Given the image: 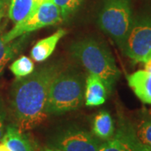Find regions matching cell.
<instances>
[{
    "label": "cell",
    "instance_id": "obj_1",
    "mask_svg": "<svg viewBox=\"0 0 151 151\" xmlns=\"http://www.w3.org/2000/svg\"><path fill=\"white\" fill-rule=\"evenodd\" d=\"M56 65L40 67L17 80L11 86L10 111L14 125L23 132L31 130L47 119L46 103L52 80L60 71Z\"/></svg>",
    "mask_w": 151,
    "mask_h": 151
},
{
    "label": "cell",
    "instance_id": "obj_2",
    "mask_svg": "<svg viewBox=\"0 0 151 151\" xmlns=\"http://www.w3.org/2000/svg\"><path fill=\"white\" fill-rule=\"evenodd\" d=\"M70 50L89 74L97 76L103 81L108 92L113 90L121 72L105 44L95 38H82L71 44Z\"/></svg>",
    "mask_w": 151,
    "mask_h": 151
},
{
    "label": "cell",
    "instance_id": "obj_3",
    "mask_svg": "<svg viewBox=\"0 0 151 151\" xmlns=\"http://www.w3.org/2000/svg\"><path fill=\"white\" fill-rule=\"evenodd\" d=\"M85 83L83 75L74 70H60L49 89L46 113L60 115L80 108L84 99Z\"/></svg>",
    "mask_w": 151,
    "mask_h": 151
},
{
    "label": "cell",
    "instance_id": "obj_4",
    "mask_svg": "<svg viewBox=\"0 0 151 151\" xmlns=\"http://www.w3.org/2000/svg\"><path fill=\"white\" fill-rule=\"evenodd\" d=\"M133 19L131 0H103L98 24L121 50Z\"/></svg>",
    "mask_w": 151,
    "mask_h": 151
},
{
    "label": "cell",
    "instance_id": "obj_5",
    "mask_svg": "<svg viewBox=\"0 0 151 151\" xmlns=\"http://www.w3.org/2000/svg\"><path fill=\"white\" fill-rule=\"evenodd\" d=\"M63 20L58 7L52 0H44L35 12L24 20L15 24L9 31L4 33V40L9 42L24 34H30L39 29L55 25Z\"/></svg>",
    "mask_w": 151,
    "mask_h": 151
},
{
    "label": "cell",
    "instance_id": "obj_6",
    "mask_svg": "<svg viewBox=\"0 0 151 151\" xmlns=\"http://www.w3.org/2000/svg\"><path fill=\"white\" fill-rule=\"evenodd\" d=\"M122 50L136 62H145L151 51V14L134 18Z\"/></svg>",
    "mask_w": 151,
    "mask_h": 151
},
{
    "label": "cell",
    "instance_id": "obj_7",
    "mask_svg": "<svg viewBox=\"0 0 151 151\" xmlns=\"http://www.w3.org/2000/svg\"><path fill=\"white\" fill-rule=\"evenodd\" d=\"M101 141L93 134L77 127H68L55 134L49 146L62 151H97Z\"/></svg>",
    "mask_w": 151,
    "mask_h": 151
},
{
    "label": "cell",
    "instance_id": "obj_8",
    "mask_svg": "<svg viewBox=\"0 0 151 151\" xmlns=\"http://www.w3.org/2000/svg\"><path fill=\"white\" fill-rule=\"evenodd\" d=\"M97 151H151V148L139 140L132 124L122 122L116 134L101 144Z\"/></svg>",
    "mask_w": 151,
    "mask_h": 151
},
{
    "label": "cell",
    "instance_id": "obj_9",
    "mask_svg": "<svg viewBox=\"0 0 151 151\" xmlns=\"http://www.w3.org/2000/svg\"><path fill=\"white\" fill-rule=\"evenodd\" d=\"M5 26V24L0 25V74L7 64L24 50L30 37V34H24L9 42H5L4 40Z\"/></svg>",
    "mask_w": 151,
    "mask_h": 151
},
{
    "label": "cell",
    "instance_id": "obj_10",
    "mask_svg": "<svg viewBox=\"0 0 151 151\" xmlns=\"http://www.w3.org/2000/svg\"><path fill=\"white\" fill-rule=\"evenodd\" d=\"M108 91L103 81L97 76H87L85 83V104L88 107H97L105 103Z\"/></svg>",
    "mask_w": 151,
    "mask_h": 151
},
{
    "label": "cell",
    "instance_id": "obj_11",
    "mask_svg": "<svg viewBox=\"0 0 151 151\" xmlns=\"http://www.w3.org/2000/svg\"><path fill=\"white\" fill-rule=\"evenodd\" d=\"M65 35L66 30L60 29L48 37L39 40L31 50L30 55L32 59L37 62H43L48 59L54 52L60 39L64 37Z\"/></svg>",
    "mask_w": 151,
    "mask_h": 151
},
{
    "label": "cell",
    "instance_id": "obj_12",
    "mask_svg": "<svg viewBox=\"0 0 151 151\" xmlns=\"http://www.w3.org/2000/svg\"><path fill=\"white\" fill-rule=\"evenodd\" d=\"M128 83L141 102L151 104V73L138 70L128 76Z\"/></svg>",
    "mask_w": 151,
    "mask_h": 151
},
{
    "label": "cell",
    "instance_id": "obj_13",
    "mask_svg": "<svg viewBox=\"0 0 151 151\" xmlns=\"http://www.w3.org/2000/svg\"><path fill=\"white\" fill-rule=\"evenodd\" d=\"M1 142L10 151H34L32 143L29 137L14 124L6 126Z\"/></svg>",
    "mask_w": 151,
    "mask_h": 151
},
{
    "label": "cell",
    "instance_id": "obj_14",
    "mask_svg": "<svg viewBox=\"0 0 151 151\" xmlns=\"http://www.w3.org/2000/svg\"><path fill=\"white\" fill-rule=\"evenodd\" d=\"M44 0H9L8 15L14 24L33 14Z\"/></svg>",
    "mask_w": 151,
    "mask_h": 151
},
{
    "label": "cell",
    "instance_id": "obj_15",
    "mask_svg": "<svg viewBox=\"0 0 151 151\" xmlns=\"http://www.w3.org/2000/svg\"><path fill=\"white\" fill-rule=\"evenodd\" d=\"M92 134L101 140H108L114 134V124L108 111H100L92 123Z\"/></svg>",
    "mask_w": 151,
    "mask_h": 151
},
{
    "label": "cell",
    "instance_id": "obj_16",
    "mask_svg": "<svg viewBox=\"0 0 151 151\" xmlns=\"http://www.w3.org/2000/svg\"><path fill=\"white\" fill-rule=\"evenodd\" d=\"M9 70L16 78H22L32 73L35 70V65L29 57L23 55L13 61L9 66Z\"/></svg>",
    "mask_w": 151,
    "mask_h": 151
},
{
    "label": "cell",
    "instance_id": "obj_17",
    "mask_svg": "<svg viewBox=\"0 0 151 151\" xmlns=\"http://www.w3.org/2000/svg\"><path fill=\"white\" fill-rule=\"evenodd\" d=\"M58 7L62 19H66L79 9L83 0H52Z\"/></svg>",
    "mask_w": 151,
    "mask_h": 151
},
{
    "label": "cell",
    "instance_id": "obj_18",
    "mask_svg": "<svg viewBox=\"0 0 151 151\" xmlns=\"http://www.w3.org/2000/svg\"><path fill=\"white\" fill-rule=\"evenodd\" d=\"M134 128L139 140L151 148V120H143Z\"/></svg>",
    "mask_w": 151,
    "mask_h": 151
},
{
    "label": "cell",
    "instance_id": "obj_19",
    "mask_svg": "<svg viewBox=\"0 0 151 151\" xmlns=\"http://www.w3.org/2000/svg\"><path fill=\"white\" fill-rule=\"evenodd\" d=\"M7 117H8L7 106L3 97L0 95V142L5 131Z\"/></svg>",
    "mask_w": 151,
    "mask_h": 151
},
{
    "label": "cell",
    "instance_id": "obj_20",
    "mask_svg": "<svg viewBox=\"0 0 151 151\" xmlns=\"http://www.w3.org/2000/svg\"><path fill=\"white\" fill-rule=\"evenodd\" d=\"M145 70L151 73V57L148 58L145 61Z\"/></svg>",
    "mask_w": 151,
    "mask_h": 151
},
{
    "label": "cell",
    "instance_id": "obj_21",
    "mask_svg": "<svg viewBox=\"0 0 151 151\" xmlns=\"http://www.w3.org/2000/svg\"><path fill=\"white\" fill-rule=\"evenodd\" d=\"M40 151H62L59 150V149H56L54 147H51V146H48V147H45Z\"/></svg>",
    "mask_w": 151,
    "mask_h": 151
},
{
    "label": "cell",
    "instance_id": "obj_22",
    "mask_svg": "<svg viewBox=\"0 0 151 151\" xmlns=\"http://www.w3.org/2000/svg\"><path fill=\"white\" fill-rule=\"evenodd\" d=\"M0 151H10V150H9V148H8V147H7L4 143L0 142Z\"/></svg>",
    "mask_w": 151,
    "mask_h": 151
},
{
    "label": "cell",
    "instance_id": "obj_23",
    "mask_svg": "<svg viewBox=\"0 0 151 151\" xmlns=\"http://www.w3.org/2000/svg\"><path fill=\"white\" fill-rule=\"evenodd\" d=\"M4 14H5V7L0 10V23L2 21V19H3V18L4 16Z\"/></svg>",
    "mask_w": 151,
    "mask_h": 151
},
{
    "label": "cell",
    "instance_id": "obj_24",
    "mask_svg": "<svg viewBox=\"0 0 151 151\" xmlns=\"http://www.w3.org/2000/svg\"><path fill=\"white\" fill-rule=\"evenodd\" d=\"M6 0H0V10L5 7Z\"/></svg>",
    "mask_w": 151,
    "mask_h": 151
},
{
    "label": "cell",
    "instance_id": "obj_25",
    "mask_svg": "<svg viewBox=\"0 0 151 151\" xmlns=\"http://www.w3.org/2000/svg\"><path fill=\"white\" fill-rule=\"evenodd\" d=\"M150 57H151V51H150V55H149V56H148V58H150ZM147 58V59H148Z\"/></svg>",
    "mask_w": 151,
    "mask_h": 151
},
{
    "label": "cell",
    "instance_id": "obj_26",
    "mask_svg": "<svg viewBox=\"0 0 151 151\" xmlns=\"http://www.w3.org/2000/svg\"><path fill=\"white\" fill-rule=\"evenodd\" d=\"M9 0H6V3H9Z\"/></svg>",
    "mask_w": 151,
    "mask_h": 151
}]
</instances>
